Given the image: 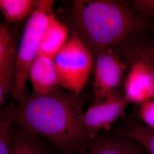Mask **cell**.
Returning a JSON list of instances; mask_svg holds the SVG:
<instances>
[{
	"instance_id": "cell-7",
	"label": "cell",
	"mask_w": 154,
	"mask_h": 154,
	"mask_svg": "<svg viewBox=\"0 0 154 154\" xmlns=\"http://www.w3.org/2000/svg\"><path fill=\"white\" fill-rule=\"evenodd\" d=\"M29 77L30 78L34 93H49L60 88V83L55 58L38 55L30 69Z\"/></svg>"
},
{
	"instance_id": "cell-6",
	"label": "cell",
	"mask_w": 154,
	"mask_h": 154,
	"mask_svg": "<svg viewBox=\"0 0 154 154\" xmlns=\"http://www.w3.org/2000/svg\"><path fill=\"white\" fill-rule=\"evenodd\" d=\"M129 103L123 93L118 91L107 98L95 102L83 114V130L93 140L102 130H108L125 114Z\"/></svg>"
},
{
	"instance_id": "cell-10",
	"label": "cell",
	"mask_w": 154,
	"mask_h": 154,
	"mask_svg": "<svg viewBox=\"0 0 154 154\" xmlns=\"http://www.w3.org/2000/svg\"><path fill=\"white\" fill-rule=\"evenodd\" d=\"M121 46L137 57L146 66L151 80L154 96V42L136 35Z\"/></svg>"
},
{
	"instance_id": "cell-4",
	"label": "cell",
	"mask_w": 154,
	"mask_h": 154,
	"mask_svg": "<svg viewBox=\"0 0 154 154\" xmlns=\"http://www.w3.org/2000/svg\"><path fill=\"white\" fill-rule=\"evenodd\" d=\"M61 86L76 95L82 94L94 65L92 51L75 32L55 57Z\"/></svg>"
},
{
	"instance_id": "cell-15",
	"label": "cell",
	"mask_w": 154,
	"mask_h": 154,
	"mask_svg": "<svg viewBox=\"0 0 154 154\" xmlns=\"http://www.w3.org/2000/svg\"><path fill=\"white\" fill-rule=\"evenodd\" d=\"M138 116L142 123L154 129V99L139 105Z\"/></svg>"
},
{
	"instance_id": "cell-11",
	"label": "cell",
	"mask_w": 154,
	"mask_h": 154,
	"mask_svg": "<svg viewBox=\"0 0 154 154\" xmlns=\"http://www.w3.org/2000/svg\"><path fill=\"white\" fill-rule=\"evenodd\" d=\"M38 1L1 0L0 9L7 24L18 23L30 17L36 9Z\"/></svg>"
},
{
	"instance_id": "cell-14",
	"label": "cell",
	"mask_w": 154,
	"mask_h": 154,
	"mask_svg": "<svg viewBox=\"0 0 154 154\" xmlns=\"http://www.w3.org/2000/svg\"><path fill=\"white\" fill-rule=\"evenodd\" d=\"M14 109L11 104L1 113L0 119V154H11L14 143Z\"/></svg>"
},
{
	"instance_id": "cell-8",
	"label": "cell",
	"mask_w": 154,
	"mask_h": 154,
	"mask_svg": "<svg viewBox=\"0 0 154 154\" xmlns=\"http://www.w3.org/2000/svg\"><path fill=\"white\" fill-rule=\"evenodd\" d=\"M88 147L90 154H143L141 146L132 139L119 134L96 137Z\"/></svg>"
},
{
	"instance_id": "cell-12",
	"label": "cell",
	"mask_w": 154,
	"mask_h": 154,
	"mask_svg": "<svg viewBox=\"0 0 154 154\" xmlns=\"http://www.w3.org/2000/svg\"><path fill=\"white\" fill-rule=\"evenodd\" d=\"M11 154H49L38 136L20 126L14 130Z\"/></svg>"
},
{
	"instance_id": "cell-17",
	"label": "cell",
	"mask_w": 154,
	"mask_h": 154,
	"mask_svg": "<svg viewBox=\"0 0 154 154\" xmlns=\"http://www.w3.org/2000/svg\"><path fill=\"white\" fill-rule=\"evenodd\" d=\"M79 154H90V151H89L84 150V151H82L80 152V153Z\"/></svg>"
},
{
	"instance_id": "cell-1",
	"label": "cell",
	"mask_w": 154,
	"mask_h": 154,
	"mask_svg": "<svg viewBox=\"0 0 154 154\" xmlns=\"http://www.w3.org/2000/svg\"><path fill=\"white\" fill-rule=\"evenodd\" d=\"M86 98L64 89L46 94L34 93L14 109V123L48 140L62 152L70 154L88 146L91 139L81 123Z\"/></svg>"
},
{
	"instance_id": "cell-13",
	"label": "cell",
	"mask_w": 154,
	"mask_h": 154,
	"mask_svg": "<svg viewBox=\"0 0 154 154\" xmlns=\"http://www.w3.org/2000/svg\"><path fill=\"white\" fill-rule=\"evenodd\" d=\"M120 134L139 143L149 154H154V129L142 123L131 122L119 131Z\"/></svg>"
},
{
	"instance_id": "cell-9",
	"label": "cell",
	"mask_w": 154,
	"mask_h": 154,
	"mask_svg": "<svg viewBox=\"0 0 154 154\" xmlns=\"http://www.w3.org/2000/svg\"><path fill=\"white\" fill-rule=\"evenodd\" d=\"M69 28L58 21L54 13L49 17L41 39L38 55L55 58L68 41Z\"/></svg>"
},
{
	"instance_id": "cell-5",
	"label": "cell",
	"mask_w": 154,
	"mask_h": 154,
	"mask_svg": "<svg viewBox=\"0 0 154 154\" xmlns=\"http://www.w3.org/2000/svg\"><path fill=\"white\" fill-rule=\"evenodd\" d=\"M94 93L95 102H99L119 91L124 80L127 66L116 49L105 50L94 56Z\"/></svg>"
},
{
	"instance_id": "cell-2",
	"label": "cell",
	"mask_w": 154,
	"mask_h": 154,
	"mask_svg": "<svg viewBox=\"0 0 154 154\" xmlns=\"http://www.w3.org/2000/svg\"><path fill=\"white\" fill-rule=\"evenodd\" d=\"M134 10L109 0H78L72 8L71 22L75 32L94 56L116 49L137 35L144 22Z\"/></svg>"
},
{
	"instance_id": "cell-3",
	"label": "cell",
	"mask_w": 154,
	"mask_h": 154,
	"mask_svg": "<svg viewBox=\"0 0 154 154\" xmlns=\"http://www.w3.org/2000/svg\"><path fill=\"white\" fill-rule=\"evenodd\" d=\"M54 1L39 0L36 9L28 18L17 51L16 71L11 94L21 102L25 97L26 81L29 70L38 57L41 39L53 13Z\"/></svg>"
},
{
	"instance_id": "cell-16",
	"label": "cell",
	"mask_w": 154,
	"mask_h": 154,
	"mask_svg": "<svg viewBox=\"0 0 154 154\" xmlns=\"http://www.w3.org/2000/svg\"><path fill=\"white\" fill-rule=\"evenodd\" d=\"M134 11L140 16L154 21V0H136L132 3Z\"/></svg>"
}]
</instances>
